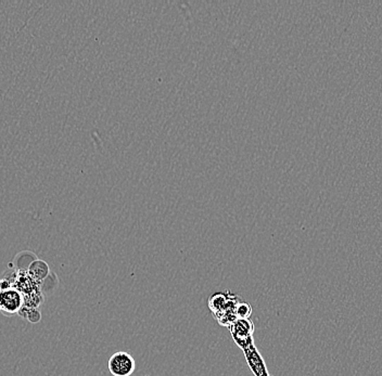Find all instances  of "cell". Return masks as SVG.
<instances>
[{
  "instance_id": "cell-1",
  "label": "cell",
  "mask_w": 382,
  "mask_h": 376,
  "mask_svg": "<svg viewBox=\"0 0 382 376\" xmlns=\"http://www.w3.org/2000/svg\"><path fill=\"white\" fill-rule=\"evenodd\" d=\"M236 345L244 351V358L254 376H273L266 367L265 361L256 347L253 337L246 341H237Z\"/></svg>"
},
{
  "instance_id": "cell-7",
  "label": "cell",
  "mask_w": 382,
  "mask_h": 376,
  "mask_svg": "<svg viewBox=\"0 0 382 376\" xmlns=\"http://www.w3.org/2000/svg\"><path fill=\"white\" fill-rule=\"evenodd\" d=\"M252 306L248 302L240 301L236 308V317L237 319H250L252 315Z\"/></svg>"
},
{
  "instance_id": "cell-4",
  "label": "cell",
  "mask_w": 382,
  "mask_h": 376,
  "mask_svg": "<svg viewBox=\"0 0 382 376\" xmlns=\"http://www.w3.org/2000/svg\"><path fill=\"white\" fill-rule=\"evenodd\" d=\"M234 343L253 337L254 323L250 319H237L228 327Z\"/></svg>"
},
{
  "instance_id": "cell-2",
  "label": "cell",
  "mask_w": 382,
  "mask_h": 376,
  "mask_svg": "<svg viewBox=\"0 0 382 376\" xmlns=\"http://www.w3.org/2000/svg\"><path fill=\"white\" fill-rule=\"evenodd\" d=\"M24 305L23 294L14 286L0 289V313L12 317L21 311Z\"/></svg>"
},
{
  "instance_id": "cell-3",
  "label": "cell",
  "mask_w": 382,
  "mask_h": 376,
  "mask_svg": "<svg viewBox=\"0 0 382 376\" xmlns=\"http://www.w3.org/2000/svg\"><path fill=\"white\" fill-rule=\"evenodd\" d=\"M108 368L113 376H131L136 369V361L126 351H117L109 359Z\"/></svg>"
},
{
  "instance_id": "cell-6",
  "label": "cell",
  "mask_w": 382,
  "mask_h": 376,
  "mask_svg": "<svg viewBox=\"0 0 382 376\" xmlns=\"http://www.w3.org/2000/svg\"><path fill=\"white\" fill-rule=\"evenodd\" d=\"M228 298H229V292L215 293L210 296L209 308L213 315L222 313L225 309Z\"/></svg>"
},
{
  "instance_id": "cell-5",
  "label": "cell",
  "mask_w": 382,
  "mask_h": 376,
  "mask_svg": "<svg viewBox=\"0 0 382 376\" xmlns=\"http://www.w3.org/2000/svg\"><path fill=\"white\" fill-rule=\"evenodd\" d=\"M26 272L33 278L36 282L42 285V281L45 280L50 274L49 266L44 260H35L31 262V265L26 269Z\"/></svg>"
}]
</instances>
